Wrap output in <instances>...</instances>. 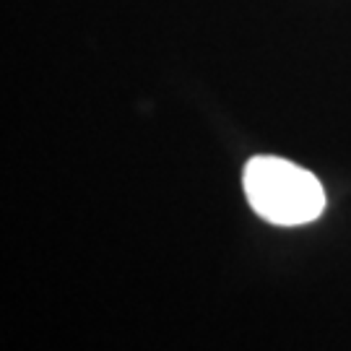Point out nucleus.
<instances>
[{
    "label": "nucleus",
    "instance_id": "1",
    "mask_svg": "<svg viewBox=\"0 0 351 351\" xmlns=\"http://www.w3.org/2000/svg\"><path fill=\"white\" fill-rule=\"evenodd\" d=\"M252 211L278 226L315 221L326 208V193L317 177L278 156H255L242 175Z\"/></svg>",
    "mask_w": 351,
    "mask_h": 351
}]
</instances>
